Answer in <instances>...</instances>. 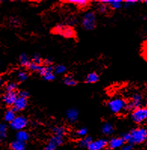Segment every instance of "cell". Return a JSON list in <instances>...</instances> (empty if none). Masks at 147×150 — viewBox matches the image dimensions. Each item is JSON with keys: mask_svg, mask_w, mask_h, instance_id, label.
Listing matches in <instances>:
<instances>
[{"mask_svg": "<svg viewBox=\"0 0 147 150\" xmlns=\"http://www.w3.org/2000/svg\"><path fill=\"white\" fill-rule=\"evenodd\" d=\"M13 106H14L13 110L15 112L21 111V110H25L27 106V99L23 98V97H18Z\"/></svg>", "mask_w": 147, "mask_h": 150, "instance_id": "4fadbf2b", "label": "cell"}, {"mask_svg": "<svg viewBox=\"0 0 147 150\" xmlns=\"http://www.w3.org/2000/svg\"><path fill=\"white\" fill-rule=\"evenodd\" d=\"M11 150H26V143L16 139L11 143Z\"/></svg>", "mask_w": 147, "mask_h": 150, "instance_id": "ac0fdd59", "label": "cell"}, {"mask_svg": "<svg viewBox=\"0 0 147 150\" xmlns=\"http://www.w3.org/2000/svg\"><path fill=\"white\" fill-rule=\"evenodd\" d=\"M142 100H143V97H142L141 94H134L131 97V101L128 103V109L134 111V110L137 109V108L140 107Z\"/></svg>", "mask_w": 147, "mask_h": 150, "instance_id": "30bf717a", "label": "cell"}, {"mask_svg": "<svg viewBox=\"0 0 147 150\" xmlns=\"http://www.w3.org/2000/svg\"><path fill=\"white\" fill-rule=\"evenodd\" d=\"M18 94L15 91L8 92L7 91L3 96V100L8 106H13L15 101L18 99Z\"/></svg>", "mask_w": 147, "mask_h": 150, "instance_id": "7c38bea8", "label": "cell"}, {"mask_svg": "<svg viewBox=\"0 0 147 150\" xmlns=\"http://www.w3.org/2000/svg\"><path fill=\"white\" fill-rule=\"evenodd\" d=\"M132 120L136 124H142L147 120V107L140 106L131 113Z\"/></svg>", "mask_w": 147, "mask_h": 150, "instance_id": "5b68a950", "label": "cell"}, {"mask_svg": "<svg viewBox=\"0 0 147 150\" xmlns=\"http://www.w3.org/2000/svg\"><path fill=\"white\" fill-rule=\"evenodd\" d=\"M29 96H30V94H29L28 91H21L19 92V96L18 97H23V98L27 99V97H29Z\"/></svg>", "mask_w": 147, "mask_h": 150, "instance_id": "e575fe53", "label": "cell"}, {"mask_svg": "<svg viewBox=\"0 0 147 150\" xmlns=\"http://www.w3.org/2000/svg\"><path fill=\"white\" fill-rule=\"evenodd\" d=\"M92 141V137H90L89 136H86L82 138V139H80L79 142H78V145H79V146L83 147V148H85V147H87L88 148Z\"/></svg>", "mask_w": 147, "mask_h": 150, "instance_id": "603a6c76", "label": "cell"}, {"mask_svg": "<svg viewBox=\"0 0 147 150\" xmlns=\"http://www.w3.org/2000/svg\"><path fill=\"white\" fill-rule=\"evenodd\" d=\"M33 63L35 64H38V65H41L42 63V57L40 56L38 54H35L33 55L32 58Z\"/></svg>", "mask_w": 147, "mask_h": 150, "instance_id": "f546056e", "label": "cell"}, {"mask_svg": "<svg viewBox=\"0 0 147 150\" xmlns=\"http://www.w3.org/2000/svg\"><path fill=\"white\" fill-rule=\"evenodd\" d=\"M66 71V67L64 65H57L56 67L54 68V72L55 74L57 75H61L65 73Z\"/></svg>", "mask_w": 147, "mask_h": 150, "instance_id": "4316f807", "label": "cell"}, {"mask_svg": "<svg viewBox=\"0 0 147 150\" xmlns=\"http://www.w3.org/2000/svg\"><path fill=\"white\" fill-rule=\"evenodd\" d=\"M27 124H28L27 118L24 116H22V115H19V116H17L14 118V121L11 122V127L15 131H22L27 127Z\"/></svg>", "mask_w": 147, "mask_h": 150, "instance_id": "52a82bcc", "label": "cell"}, {"mask_svg": "<svg viewBox=\"0 0 147 150\" xmlns=\"http://www.w3.org/2000/svg\"><path fill=\"white\" fill-rule=\"evenodd\" d=\"M67 2L73 4L74 6H76L77 7L81 8L87 7L89 5V1L88 0H69Z\"/></svg>", "mask_w": 147, "mask_h": 150, "instance_id": "d6986e66", "label": "cell"}, {"mask_svg": "<svg viewBox=\"0 0 147 150\" xmlns=\"http://www.w3.org/2000/svg\"><path fill=\"white\" fill-rule=\"evenodd\" d=\"M134 148V145L131 144V143H126L122 148V150H132Z\"/></svg>", "mask_w": 147, "mask_h": 150, "instance_id": "d590c367", "label": "cell"}, {"mask_svg": "<svg viewBox=\"0 0 147 150\" xmlns=\"http://www.w3.org/2000/svg\"><path fill=\"white\" fill-rule=\"evenodd\" d=\"M125 143V141L124 139L122 137H114L110 139V142L108 143L109 148L111 149L112 150L119 149L120 148H122V146Z\"/></svg>", "mask_w": 147, "mask_h": 150, "instance_id": "8fae6325", "label": "cell"}, {"mask_svg": "<svg viewBox=\"0 0 147 150\" xmlns=\"http://www.w3.org/2000/svg\"><path fill=\"white\" fill-rule=\"evenodd\" d=\"M16 112L14 110H8L5 113V120L8 122H12L14 119L16 118Z\"/></svg>", "mask_w": 147, "mask_h": 150, "instance_id": "44dd1931", "label": "cell"}, {"mask_svg": "<svg viewBox=\"0 0 147 150\" xmlns=\"http://www.w3.org/2000/svg\"><path fill=\"white\" fill-rule=\"evenodd\" d=\"M100 2L106 4L113 10L120 9L123 6V1L122 0H102V1H100Z\"/></svg>", "mask_w": 147, "mask_h": 150, "instance_id": "5bb4252c", "label": "cell"}, {"mask_svg": "<svg viewBox=\"0 0 147 150\" xmlns=\"http://www.w3.org/2000/svg\"><path fill=\"white\" fill-rule=\"evenodd\" d=\"M66 115L68 122H69L70 123H74L78 119V111L76 108H71L66 111Z\"/></svg>", "mask_w": 147, "mask_h": 150, "instance_id": "9a60e30c", "label": "cell"}, {"mask_svg": "<svg viewBox=\"0 0 147 150\" xmlns=\"http://www.w3.org/2000/svg\"><path fill=\"white\" fill-rule=\"evenodd\" d=\"M1 81H2V78L0 77V83H1Z\"/></svg>", "mask_w": 147, "mask_h": 150, "instance_id": "f35d334b", "label": "cell"}, {"mask_svg": "<svg viewBox=\"0 0 147 150\" xmlns=\"http://www.w3.org/2000/svg\"><path fill=\"white\" fill-rule=\"evenodd\" d=\"M39 66L40 65H38V64H34V63H33V62H31V63L29 64L28 67H27V68H28L29 70L32 71V72H38Z\"/></svg>", "mask_w": 147, "mask_h": 150, "instance_id": "1f68e13d", "label": "cell"}, {"mask_svg": "<svg viewBox=\"0 0 147 150\" xmlns=\"http://www.w3.org/2000/svg\"><path fill=\"white\" fill-rule=\"evenodd\" d=\"M44 64L45 66H47V67H50V66H52V59L50 58H47L44 60Z\"/></svg>", "mask_w": 147, "mask_h": 150, "instance_id": "8d00e7d4", "label": "cell"}, {"mask_svg": "<svg viewBox=\"0 0 147 150\" xmlns=\"http://www.w3.org/2000/svg\"><path fill=\"white\" fill-rule=\"evenodd\" d=\"M82 27L85 30H92L95 28L97 25V18L95 13L93 11H88L85 13L82 20Z\"/></svg>", "mask_w": 147, "mask_h": 150, "instance_id": "277c9868", "label": "cell"}, {"mask_svg": "<svg viewBox=\"0 0 147 150\" xmlns=\"http://www.w3.org/2000/svg\"><path fill=\"white\" fill-rule=\"evenodd\" d=\"M20 64L23 67H27L31 62H30V58H29L28 56L26 54H22L20 56Z\"/></svg>", "mask_w": 147, "mask_h": 150, "instance_id": "d4e9b609", "label": "cell"}, {"mask_svg": "<svg viewBox=\"0 0 147 150\" xmlns=\"http://www.w3.org/2000/svg\"><path fill=\"white\" fill-rule=\"evenodd\" d=\"M6 136H7V126L6 124L0 123V139H6Z\"/></svg>", "mask_w": 147, "mask_h": 150, "instance_id": "484cf974", "label": "cell"}, {"mask_svg": "<svg viewBox=\"0 0 147 150\" xmlns=\"http://www.w3.org/2000/svg\"><path fill=\"white\" fill-rule=\"evenodd\" d=\"M145 3L147 4V0H146V1H145Z\"/></svg>", "mask_w": 147, "mask_h": 150, "instance_id": "ab89813d", "label": "cell"}, {"mask_svg": "<svg viewBox=\"0 0 147 150\" xmlns=\"http://www.w3.org/2000/svg\"><path fill=\"white\" fill-rule=\"evenodd\" d=\"M63 143H64V137L54 135L50 138L44 150H56V149L60 146V145H62Z\"/></svg>", "mask_w": 147, "mask_h": 150, "instance_id": "ba28073f", "label": "cell"}, {"mask_svg": "<svg viewBox=\"0 0 147 150\" xmlns=\"http://www.w3.org/2000/svg\"><path fill=\"white\" fill-rule=\"evenodd\" d=\"M39 75L44 79L45 81H53L55 79V76L54 73V68L50 66V67H47V66H42L40 65L39 67V70L38 72Z\"/></svg>", "mask_w": 147, "mask_h": 150, "instance_id": "8992f818", "label": "cell"}, {"mask_svg": "<svg viewBox=\"0 0 147 150\" xmlns=\"http://www.w3.org/2000/svg\"><path fill=\"white\" fill-rule=\"evenodd\" d=\"M27 78H28V74H27V72L20 71V72H18V79L20 81H24L25 80H27Z\"/></svg>", "mask_w": 147, "mask_h": 150, "instance_id": "f1b7e54d", "label": "cell"}, {"mask_svg": "<svg viewBox=\"0 0 147 150\" xmlns=\"http://www.w3.org/2000/svg\"><path fill=\"white\" fill-rule=\"evenodd\" d=\"M52 31H53L54 33L63 36L64 38H66V39L73 38L76 35L74 29L69 25L58 24L56 27H54Z\"/></svg>", "mask_w": 147, "mask_h": 150, "instance_id": "3957f363", "label": "cell"}, {"mask_svg": "<svg viewBox=\"0 0 147 150\" xmlns=\"http://www.w3.org/2000/svg\"><path fill=\"white\" fill-rule=\"evenodd\" d=\"M108 107L114 114H120L128 109V103L121 97H115L109 101Z\"/></svg>", "mask_w": 147, "mask_h": 150, "instance_id": "7a4b0ae2", "label": "cell"}, {"mask_svg": "<svg viewBox=\"0 0 147 150\" xmlns=\"http://www.w3.org/2000/svg\"><path fill=\"white\" fill-rule=\"evenodd\" d=\"M98 81H99V76L96 72H90L85 77L86 83H96Z\"/></svg>", "mask_w": 147, "mask_h": 150, "instance_id": "ffe728a7", "label": "cell"}, {"mask_svg": "<svg viewBox=\"0 0 147 150\" xmlns=\"http://www.w3.org/2000/svg\"><path fill=\"white\" fill-rule=\"evenodd\" d=\"M104 150H112V149H110V148H109V149H105Z\"/></svg>", "mask_w": 147, "mask_h": 150, "instance_id": "74e56055", "label": "cell"}, {"mask_svg": "<svg viewBox=\"0 0 147 150\" xmlns=\"http://www.w3.org/2000/svg\"><path fill=\"white\" fill-rule=\"evenodd\" d=\"M29 138H30V134L24 130L18 131V133L16 134V139L18 141L26 143L29 139Z\"/></svg>", "mask_w": 147, "mask_h": 150, "instance_id": "e0dca14e", "label": "cell"}, {"mask_svg": "<svg viewBox=\"0 0 147 150\" xmlns=\"http://www.w3.org/2000/svg\"><path fill=\"white\" fill-rule=\"evenodd\" d=\"M101 131L104 135L106 136H109L111 135L112 133L114 132V127L112 124L109 123V122H106L102 125L101 127Z\"/></svg>", "mask_w": 147, "mask_h": 150, "instance_id": "2e32d148", "label": "cell"}, {"mask_svg": "<svg viewBox=\"0 0 147 150\" xmlns=\"http://www.w3.org/2000/svg\"><path fill=\"white\" fill-rule=\"evenodd\" d=\"M64 83L68 86H75L77 85V81L73 78V76H67L64 78Z\"/></svg>", "mask_w": 147, "mask_h": 150, "instance_id": "cb8c5ba5", "label": "cell"}, {"mask_svg": "<svg viewBox=\"0 0 147 150\" xmlns=\"http://www.w3.org/2000/svg\"><path fill=\"white\" fill-rule=\"evenodd\" d=\"M18 88V85H17L16 83H9L8 85H7L6 86V91L8 92H13V91H15Z\"/></svg>", "mask_w": 147, "mask_h": 150, "instance_id": "4dcf8cb0", "label": "cell"}, {"mask_svg": "<svg viewBox=\"0 0 147 150\" xmlns=\"http://www.w3.org/2000/svg\"><path fill=\"white\" fill-rule=\"evenodd\" d=\"M109 11V6L106 4L100 3L99 6V11L100 13H106Z\"/></svg>", "mask_w": 147, "mask_h": 150, "instance_id": "d6a6232c", "label": "cell"}, {"mask_svg": "<svg viewBox=\"0 0 147 150\" xmlns=\"http://www.w3.org/2000/svg\"><path fill=\"white\" fill-rule=\"evenodd\" d=\"M87 128L82 127V128L78 129V131H76V136L77 137H86V135H87Z\"/></svg>", "mask_w": 147, "mask_h": 150, "instance_id": "83f0119b", "label": "cell"}, {"mask_svg": "<svg viewBox=\"0 0 147 150\" xmlns=\"http://www.w3.org/2000/svg\"><path fill=\"white\" fill-rule=\"evenodd\" d=\"M52 133L55 136L64 137L66 134V129L63 126H55L52 128Z\"/></svg>", "mask_w": 147, "mask_h": 150, "instance_id": "7402d4cb", "label": "cell"}, {"mask_svg": "<svg viewBox=\"0 0 147 150\" xmlns=\"http://www.w3.org/2000/svg\"><path fill=\"white\" fill-rule=\"evenodd\" d=\"M108 143L106 139H97L91 142L88 149L89 150H104L108 146Z\"/></svg>", "mask_w": 147, "mask_h": 150, "instance_id": "9c48e42d", "label": "cell"}, {"mask_svg": "<svg viewBox=\"0 0 147 150\" xmlns=\"http://www.w3.org/2000/svg\"><path fill=\"white\" fill-rule=\"evenodd\" d=\"M122 138L128 143L132 145L140 144L147 140V129L143 127L133 129L130 133L124 134Z\"/></svg>", "mask_w": 147, "mask_h": 150, "instance_id": "6da1fadb", "label": "cell"}, {"mask_svg": "<svg viewBox=\"0 0 147 150\" xmlns=\"http://www.w3.org/2000/svg\"><path fill=\"white\" fill-rule=\"evenodd\" d=\"M136 2H137V1H136V0H127L124 2V6L126 8H129Z\"/></svg>", "mask_w": 147, "mask_h": 150, "instance_id": "836d02e7", "label": "cell"}]
</instances>
